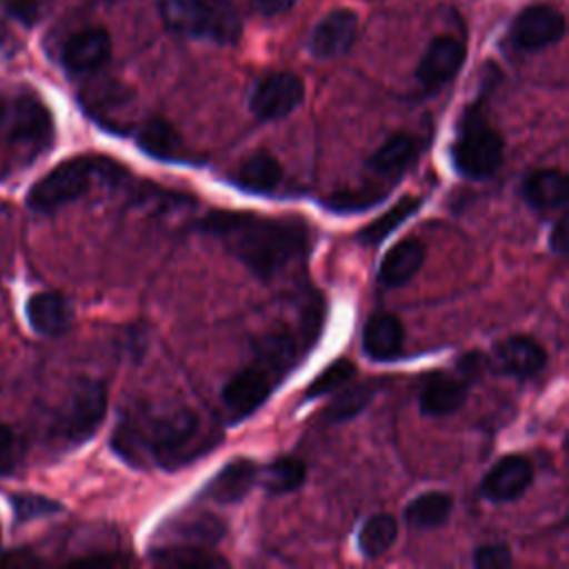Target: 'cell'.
I'll return each mask as SVG.
<instances>
[{
    "label": "cell",
    "instance_id": "15",
    "mask_svg": "<svg viewBox=\"0 0 569 569\" xmlns=\"http://www.w3.org/2000/svg\"><path fill=\"white\" fill-rule=\"evenodd\" d=\"M425 140L420 136L398 131L389 136L367 160V169L373 173V180L398 182L400 176L420 158Z\"/></svg>",
    "mask_w": 569,
    "mask_h": 569
},
{
    "label": "cell",
    "instance_id": "35",
    "mask_svg": "<svg viewBox=\"0 0 569 569\" xmlns=\"http://www.w3.org/2000/svg\"><path fill=\"white\" fill-rule=\"evenodd\" d=\"M11 507L16 518L22 520H36V518H44L51 516L56 511H60V505L47 496H38V493H13L11 496Z\"/></svg>",
    "mask_w": 569,
    "mask_h": 569
},
{
    "label": "cell",
    "instance_id": "32",
    "mask_svg": "<svg viewBox=\"0 0 569 569\" xmlns=\"http://www.w3.org/2000/svg\"><path fill=\"white\" fill-rule=\"evenodd\" d=\"M131 102V93L124 84L120 82H107L96 87L91 93L84 98L87 111L100 120L104 127H116V113Z\"/></svg>",
    "mask_w": 569,
    "mask_h": 569
},
{
    "label": "cell",
    "instance_id": "27",
    "mask_svg": "<svg viewBox=\"0 0 569 569\" xmlns=\"http://www.w3.org/2000/svg\"><path fill=\"white\" fill-rule=\"evenodd\" d=\"M453 509V498L447 491H425L418 493L407 507H405V520L407 525L416 529H433L449 520Z\"/></svg>",
    "mask_w": 569,
    "mask_h": 569
},
{
    "label": "cell",
    "instance_id": "16",
    "mask_svg": "<svg viewBox=\"0 0 569 569\" xmlns=\"http://www.w3.org/2000/svg\"><path fill=\"white\" fill-rule=\"evenodd\" d=\"M260 467L251 458H233L218 473H213L200 489V500H213L220 505L240 502L258 482Z\"/></svg>",
    "mask_w": 569,
    "mask_h": 569
},
{
    "label": "cell",
    "instance_id": "8",
    "mask_svg": "<svg viewBox=\"0 0 569 569\" xmlns=\"http://www.w3.org/2000/svg\"><path fill=\"white\" fill-rule=\"evenodd\" d=\"M107 413V387L93 378H80L58 418V433L69 445L87 442Z\"/></svg>",
    "mask_w": 569,
    "mask_h": 569
},
{
    "label": "cell",
    "instance_id": "25",
    "mask_svg": "<svg viewBox=\"0 0 569 569\" xmlns=\"http://www.w3.org/2000/svg\"><path fill=\"white\" fill-rule=\"evenodd\" d=\"M522 198L531 209L538 211H549L565 207L569 187H567V176L558 169H536L529 171L522 180Z\"/></svg>",
    "mask_w": 569,
    "mask_h": 569
},
{
    "label": "cell",
    "instance_id": "20",
    "mask_svg": "<svg viewBox=\"0 0 569 569\" xmlns=\"http://www.w3.org/2000/svg\"><path fill=\"white\" fill-rule=\"evenodd\" d=\"M27 320L40 336H62L73 322V309L69 300L58 291H40L27 300Z\"/></svg>",
    "mask_w": 569,
    "mask_h": 569
},
{
    "label": "cell",
    "instance_id": "9",
    "mask_svg": "<svg viewBox=\"0 0 569 569\" xmlns=\"http://www.w3.org/2000/svg\"><path fill=\"white\" fill-rule=\"evenodd\" d=\"M305 98V84L296 73L276 71L260 78L249 93V109L258 120L271 122L289 116Z\"/></svg>",
    "mask_w": 569,
    "mask_h": 569
},
{
    "label": "cell",
    "instance_id": "38",
    "mask_svg": "<svg viewBox=\"0 0 569 569\" xmlns=\"http://www.w3.org/2000/svg\"><path fill=\"white\" fill-rule=\"evenodd\" d=\"M20 453L22 445L18 436L7 425H0V476H7L18 467Z\"/></svg>",
    "mask_w": 569,
    "mask_h": 569
},
{
    "label": "cell",
    "instance_id": "29",
    "mask_svg": "<svg viewBox=\"0 0 569 569\" xmlns=\"http://www.w3.org/2000/svg\"><path fill=\"white\" fill-rule=\"evenodd\" d=\"M398 538V522L391 513L369 516L358 531V549L365 558H380Z\"/></svg>",
    "mask_w": 569,
    "mask_h": 569
},
{
    "label": "cell",
    "instance_id": "23",
    "mask_svg": "<svg viewBox=\"0 0 569 569\" xmlns=\"http://www.w3.org/2000/svg\"><path fill=\"white\" fill-rule=\"evenodd\" d=\"M405 329L402 322L391 313H376L362 329V349L371 360L387 362L402 353Z\"/></svg>",
    "mask_w": 569,
    "mask_h": 569
},
{
    "label": "cell",
    "instance_id": "22",
    "mask_svg": "<svg viewBox=\"0 0 569 569\" xmlns=\"http://www.w3.org/2000/svg\"><path fill=\"white\" fill-rule=\"evenodd\" d=\"M231 180L247 193L271 196L282 182V167L269 151H253L238 164Z\"/></svg>",
    "mask_w": 569,
    "mask_h": 569
},
{
    "label": "cell",
    "instance_id": "18",
    "mask_svg": "<svg viewBox=\"0 0 569 569\" xmlns=\"http://www.w3.org/2000/svg\"><path fill=\"white\" fill-rule=\"evenodd\" d=\"M358 33V16L349 9H333L313 29L309 38V51L316 58L329 60L347 53Z\"/></svg>",
    "mask_w": 569,
    "mask_h": 569
},
{
    "label": "cell",
    "instance_id": "40",
    "mask_svg": "<svg viewBox=\"0 0 569 569\" xmlns=\"http://www.w3.org/2000/svg\"><path fill=\"white\" fill-rule=\"evenodd\" d=\"M296 4V0H253V7L262 16H278L289 11Z\"/></svg>",
    "mask_w": 569,
    "mask_h": 569
},
{
    "label": "cell",
    "instance_id": "34",
    "mask_svg": "<svg viewBox=\"0 0 569 569\" xmlns=\"http://www.w3.org/2000/svg\"><path fill=\"white\" fill-rule=\"evenodd\" d=\"M387 187L378 184H362L358 189H347L340 193H333L325 200V207L336 213H349V211H362L369 209L387 198Z\"/></svg>",
    "mask_w": 569,
    "mask_h": 569
},
{
    "label": "cell",
    "instance_id": "7",
    "mask_svg": "<svg viewBox=\"0 0 569 569\" xmlns=\"http://www.w3.org/2000/svg\"><path fill=\"white\" fill-rule=\"evenodd\" d=\"M282 378L284 376L276 367L253 356V360L236 371L222 387V405L229 420L240 422L256 413L271 398Z\"/></svg>",
    "mask_w": 569,
    "mask_h": 569
},
{
    "label": "cell",
    "instance_id": "4",
    "mask_svg": "<svg viewBox=\"0 0 569 569\" xmlns=\"http://www.w3.org/2000/svg\"><path fill=\"white\" fill-rule=\"evenodd\" d=\"M160 16L187 38L233 44L242 33V18L231 0H160Z\"/></svg>",
    "mask_w": 569,
    "mask_h": 569
},
{
    "label": "cell",
    "instance_id": "21",
    "mask_svg": "<svg viewBox=\"0 0 569 569\" xmlns=\"http://www.w3.org/2000/svg\"><path fill=\"white\" fill-rule=\"evenodd\" d=\"M427 256V247L418 238L398 240L380 260L378 280L385 287H402L409 282L422 267Z\"/></svg>",
    "mask_w": 569,
    "mask_h": 569
},
{
    "label": "cell",
    "instance_id": "12",
    "mask_svg": "<svg viewBox=\"0 0 569 569\" xmlns=\"http://www.w3.org/2000/svg\"><path fill=\"white\" fill-rule=\"evenodd\" d=\"M462 62L465 44L453 36H438L422 53L416 67V80L425 91H436L460 71Z\"/></svg>",
    "mask_w": 569,
    "mask_h": 569
},
{
    "label": "cell",
    "instance_id": "31",
    "mask_svg": "<svg viewBox=\"0 0 569 569\" xmlns=\"http://www.w3.org/2000/svg\"><path fill=\"white\" fill-rule=\"evenodd\" d=\"M151 558L164 567H227V560L207 547L153 545Z\"/></svg>",
    "mask_w": 569,
    "mask_h": 569
},
{
    "label": "cell",
    "instance_id": "39",
    "mask_svg": "<svg viewBox=\"0 0 569 569\" xmlns=\"http://www.w3.org/2000/svg\"><path fill=\"white\" fill-rule=\"evenodd\" d=\"M569 231H567V216L562 213L553 229H551V236H549V249L556 253V256H567V249H569Z\"/></svg>",
    "mask_w": 569,
    "mask_h": 569
},
{
    "label": "cell",
    "instance_id": "14",
    "mask_svg": "<svg viewBox=\"0 0 569 569\" xmlns=\"http://www.w3.org/2000/svg\"><path fill=\"white\" fill-rule=\"evenodd\" d=\"M533 482V465L520 453L502 456L482 478L480 493L491 502H511Z\"/></svg>",
    "mask_w": 569,
    "mask_h": 569
},
{
    "label": "cell",
    "instance_id": "37",
    "mask_svg": "<svg viewBox=\"0 0 569 569\" xmlns=\"http://www.w3.org/2000/svg\"><path fill=\"white\" fill-rule=\"evenodd\" d=\"M0 7L13 20L22 22L24 27H31L40 20L44 2L42 0H0Z\"/></svg>",
    "mask_w": 569,
    "mask_h": 569
},
{
    "label": "cell",
    "instance_id": "1",
    "mask_svg": "<svg viewBox=\"0 0 569 569\" xmlns=\"http://www.w3.org/2000/svg\"><path fill=\"white\" fill-rule=\"evenodd\" d=\"M222 440L220 427L191 407L124 409L113 436V453L131 467L176 471L207 456Z\"/></svg>",
    "mask_w": 569,
    "mask_h": 569
},
{
    "label": "cell",
    "instance_id": "33",
    "mask_svg": "<svg viewBox=\"0 0 569 569\" xmlns=\"http://www.w3.org/2000/svg\"><path fill=\"white\" fill-rule=\"evenodd\" d=\"M356 376V365L347 358H338L333 362H329L307 387L305 400H313L320 396H329L336 393L338 389H342L345 385H349Z\"/></svg>",
    "mask_w": 569,
    "mask_h": 569
},
{
    "label": "cell",
    "instance_id": "13",
    "mask_svg": "<svg viewBox=\"0 0 569 569\" xmlns=\"http://www.w3.org/2000/svg\"><path fill=\"white\" fill-rule=\"evenodd\" d=\"M224 522L213 513H180L167 520L158 533L156 545H180V547H207L211 549L224 536Z\"/></svg>",
    "mask_w": 569,
    "mask_h": 569
},
{
    "label": "cell",
    "instance_id": "6",
    "mask_svg": "<svg viewBox=\"0 0 569 569\" xmlns=\"http://www.w3.org/2000/svg\"><path fill=\"white\" fill-rule=\"evenodd\" d=\"M0 136L29 153L49 147L53 138V116L49 107L29 91L0 100Z\"/></svg>",
    "mask_w": 569,
    "mask_h": 569
},
{
    "label": "cell",
    "instance_id": "10",
    "mask_svg": "<svg viewBox=\"0 0 569 569\" xmlns=\"http://www.w3.org/2000/svg\"><path fill=\"white\" fill-rule=\"evenodd\" d=\"M565 36V16L551 4L525 7L509 27V44L518 51H540Z\"/></svg>",
    "mask_w": 569,
    "mask_h": 569
},
{
    "label": "cell",
    "instance_id": "24",
    "mask_svg": "<svg viewBox=\"0 0 569 569\" xmlns=\"http://www.w3.org/2000/svg\"><path fill=\"white\" fill-rule=\"evenodd\" d=\"M138 147L153 160L162 162H184L187 151L182 147L180 133L164 118H147L136 133Z\"/></svg>",
    "mask_w": 569,
    "mask_h": 569
},
{
    "label": "cell",
    "instance_id": "2",
    "mask_svg": "<svg viewBox=\"0 0 569 569\" xmlns=\"http://www.w3.org/2000/svg\"><path fill=\"white\" fill-rule=\"evenodd\" d=\"M200 233L218 240L256 278L271 280L311 247L309 227L293 218H267L256 211L213 209L198 222Z\"/></svg>",
    "mask_w": 569,
    "mask_h": 569
},
{
    "label": "cell",
    "instance_id": "17",
    "mask_svg": "<svg viewBox=\"0 0 569 569\" xmlns=\"http://www.w3.org/2000/svg\"><path fill=\"white\" fill-rule=\"evenodd\" d=\"M111 58V38L104 29H84L73 33L62 47V64L73 76H87L102 69Z\"/></svg>",
    "mask_w": 569,
    "mask_h": 569
},
{
    "label": "cell",
    "instance_id": "19",
    "mask_svg": "<svg viewBox=\"0 0 569 569\" xmlns=\"http://www.w3.org/2000/svg\"><path fill=\"white\" fill-rule=\"evenodd\" d=\"M469 385L471 382L458 369L456 373H440V371L431 373L418 396L420 411L429 418H442V416L456 413L467 400Z\"/></svg>",
    "mask_w": 569,
    "mask_h": 569
},
{
    "label": "cell",
    "instance_id": "5",
    "mask_svg": "<svg viewBox=\"0 0 569 569\" xmlns=\"http://www.w3.org/2000/svg\"><path fill=\"white\" fill-rule=\"evenodd\" d=\"M505 156V140L493 124H489L485 109L471 104L458 122L451 142L453 169L471 180H485L498 171Z\"/></svg>",
    "mask_w": 569,
    "mask_h": 569
},
{
    "label": "cell",
    "instance_id": "30",
    "mask_svg": "<svg viewBox=\"0 0 569 569\" xmlns=\"http://www.w3.org/2000/svg\"><path fill=\"white\" fill-rule=\"evenodd\" d=\"M376 396V385L373 382H362V385H345L333 393V400L325 407L322 420L327 422H345L356 418Z\"/></svg>",
    "mask_w": 569,
    "mask_h": 569
},
{
    "label": "cell",
    "instance_id": "36",
    "mask_svg": "<svg viewBox=\"0 0 569 569\" xmlns=\"http://www.w3.org/2000/svg\"><path fill=\"white\" fill-rule=\"evenodd\" d=\"M511 560V549L505 542H489L473 551V565L478 569H505Z\"/></svg>",
    "mask_w": 569,
    "mask_h": 569
},
{
    "label": "cell",
    "instance_id": "26",
    "mask_svg": "<svg viewBox=\"0 0 569 569\" xmlns=\"http://www.w3.org/2000/svg\"><path fill=\"white\" fill-rule=\"evenodd\" d=\"M422 207V198L418 196H405L400 198L391 209H387L380 218L371 220L369 224H365L356 240L365 247H376L382 240H387L400 224H405L413 213H418V209Z\"/></svg>",
    "mask_w": 569,
    "mask_h": 569
},
{
    "label": "cell",
    "instance_id": "11",
    "mask_svg": "<svg viewBox=\"0 0 569 569\" xmlns=\"http://www.w3.org/2000/svg\"><path fill=\"white\" fill-rule=\"evenodd\" d=\"M485 365L498 376H511L518 380L533 378L547 365L545 347L529 336H509L496 342L485 358Z\"/></svg>",
    "mask_w": 569,
    "mask_h": 569
},
{
    "label": "cell",
    "instance_id": "28",
    "mask_svg": "<svg viewBox=\"0 0 569 569\" xmlns=\"http://www.w3.org/2000/svg\"><path fill=\"white\" fill-rule=\"evenodd\" d=\"M307 478V465L296 456H278L262 471L260 482L267 493L282 496L300 489Z\"/></svg>",
    "mask_w": 569,
    "mask_h": 569
},
{
    "label": "cell",
    "instance_id": "3",
    "mask_svg": "<svg viewBox=\"0 0 569 569\" xmlns=\"http://www.w3.org/2000/svg\"><path fill=\"white\" fill-rule=\"evenodd\" d=\"M122 169L111 158L96 156H78L56 164L49 173H44L27 193L29 209L38 213H51L80 196H84L96 176L116 180Z\"/></svg>",
    "mask_w": 569,
    "mask_h": 569
}]
</instances>
